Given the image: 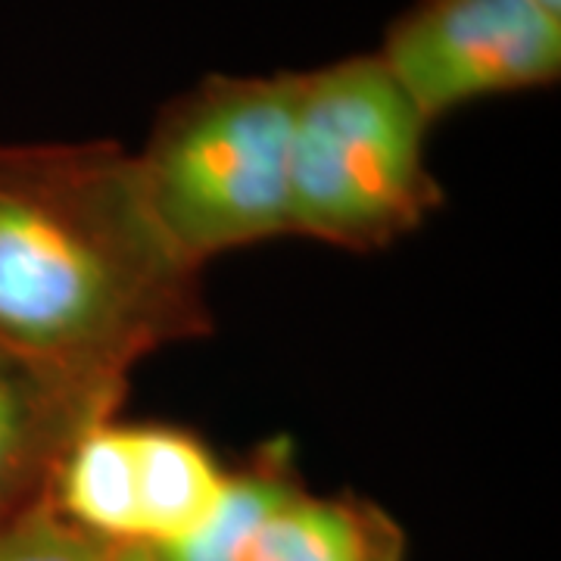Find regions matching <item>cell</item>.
I'll list each match as a JSON object with an SVG mask.
<instances>
[{
    "label": "cell",
    "instance_id": "8992f818",
    "mask_svg": "<svg viewBox=\"0 0 561 561\" xmlns=\"http://www.w3.org/2000/svg\"><path fill=\"white\" fill-rule=\"evenodd\" d=\"M113 405L47 381L0 353V530L50 500L62 456Z\"/></svg>",
    "mask_w": 561,
    "mask_h": 561
},
{
    "label": "cell",
    "instance_id": "277c9868",
    "mask_svg": "<svg viewBox=\"0 0 561 561\" xmlns=\"http://www.w3.org/2000/svg\"><path fill=\"white\" fill-rule=\"evenodd\" d=\"M228 468L206 443L172 424L116 415L84 427L62 456L50 505L106 546H175L219 505Z\"/></svg>",
    "mask_w": 561,
    "mask_h": 561
},
{
    "label": "cell",
    "instance_id": "8fae6325",
    "mask_svg": "<svg viewBox=\"0 0 561 561\" xmlns=\"http://www.w3.org/2000/svg\"><path fill=\"white\" fill-rule=\"evenodd\" d=\"M530 3H537L546 16H552V20L561 22V0H530Z\"/></svg>",
    "mask_w": 561,
    "mask_h": 561
},
{
    "label": "cell",
    "instance_id": "7a4b0ae2",
    "mask_svg": "<svg viewBox=\"0 0 561 561\" xmlns=\"http://www.w3.org/2000/svg\"><path fill=\"white\" fill-rule=\"evenodd\" d=\"M297 72L206 76L172 98L135 157L140 194L187 262L290 234Z\"/></svg>",
    "mask_w": 561,
    "mask_h": 561
},
{
    "label": "cell",
    "instance_id": "30bf717a",
    "mask_svg": "<svg viewBox=\"0 0 561 561\" xmlns=\"http://www.w3.org/2000/svg\"><path fill=\"white\" fill-rule=\"evenodd\" d=\"M110 561H160L144 546H110Z\"/></svg>",
    "mask_w": 561,
    "mask_h": 561
},
{
    "label": "cell",
    "instance_id": "ba28073f",
    "mask_svg": "<svg viewBox=\"0 0 561 561\" xmlns=\"http://www.w3.org/2000/svg\"><path fill=\"white\" fill-rule=\"evenodd\" d=\"M302 486L294 449L287 440H268L250 461L228 471L213 515L175 546L157 549L160 561H247L250 546L280 502Z\"/></svg>",
    "mask_w": 561,
    "mask_h": 561
},
{
    "label": "cell",
    "instance_id": "52a82bcc",
    "mask_svg": "<svg viewBox=\"0 0 561 561\" xmlns=\"http://www.w3.org/2000/svg\"><path fill=\"white\" fill-rule=\"evenodd\" d=\"M247 561H405V534L378 502L300 486L262 524Z\"/></svg>",
    "mask_w": 561,
    "mask_h": 561
},
{
    "label": "cell",
    "instance_id": "3957f363",
    "mask_svg": "<svg viewBox=\"0 0 561 561\" xmlns=\"http://www.w3.org/2000/svg\"><path fill=\"white\" fill-rule=\"evenodd\" d=\"M427 131L378 54L297 72L290 234L378 253L419 231L443 206Z\"/></svg>",
    "mask_w": 561,
    "mask_h": 561
},
{
    "label": "cell",
    "instance_id": "9c48e42d",
    "mask_svg": "<svg viewBox=\"0 0 561 561\" xmlns=\"http://www.w3.org/2000/svg\"><path fill=\"white\" fill-rule=\"evenodd\" d=\"M0 561H110V546L81 534L47 500L0 530Z\"/></svg>",
    "mask_w": 561,
    "mask_h": 561
},
{
    "label": "cell",
    "instance_id": "5b68a950",
    "mask_svg": "<svg viewBox=\"0 0 561 561\" xmlns=\"http://www.w3.org/2000/svg\"><path fill=\"white\" fill-rule=\"evenodd\" d=\"M424 119L561 79V22L530 0H415L375 50Z\"/></svg>",
    "mask_w": 561,
    "mask_h": 561
},
{
    "label": "cell",
    "instance_id": "6da1fadb",
    "mask_svg": "<svg viewBox=\"0 0 561 561\" xmlns=\"http://www.w3.org/2000/svg\"><path fill=\"white\" fill-rule=\"evenodd\" d=\"M203 268L113 140L0 144V353L119 409L140 362L209 334Z\"/></svg>",
    "mask_w": 561,
    "mask_h": 561
}]
</instances>
